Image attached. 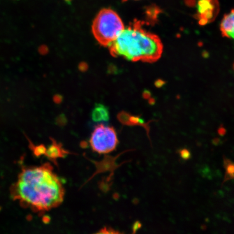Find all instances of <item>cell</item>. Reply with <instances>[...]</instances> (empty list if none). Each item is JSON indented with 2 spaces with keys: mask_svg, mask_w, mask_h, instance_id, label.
<instances>
[{
  "mask_svg": "<svg viewBox=\"0 0 234 234\" xmlns=\"http://www.w3.org/2000/svg\"><path fill=\"white\" fill-rule=\"evenodd\" d=\"M12 192L23 206L40 214L59 207L65 196L61 181L49 163L23 168Z\"/></svg>",
  "mask_w": 234,
  "mask_h": 234,
  "instance_id": "obj_1",
  "label": "cell"
},
{
  "mask_svg": "<svg viewBox=\"0 0 234 234\" xmlns=\"http://www.w3.org/2000/svg\"><path fill=\"white\" fill-rule=\"evenodd\" d=\"M108 47L113 57H122L131 61L150 63L161 57L163 50L159 38L146 31L139 21H135L124 28Z\"/></svg>",
  "mask_w": 234,
  "mask_h": 234,
  "instance_id": "obj_2",
  "label": "cell"
},
{
  "mask_svg": "<svg viewBox=\"0 0 234 234\" xmlns=\"http://www.w3.org/2000/svg\"><path fill=\"white\" fill-rule=\"evenodd\" d=\"M118 14L110 8L101 9L94 20L92 30L95 38L103 46H108L124 29Z\"/></svg>",
  "mask_w": 234,
  "mask_h": 234,
  "instance_id": "obj_3",
  "label": "cell"
},
{
  "mask_svg": "<svg viewBox=\"0 0 234 234\" xmlns=\"http://www.w3.org/2000/svg\"><path fill=\"white\" fill-rule=\"evenodd\" d=\"M118 142L115 129L104 124L95 127L89 139L92 150L99 154H108L114 151Z\"/></svg>",
  "mask_w": 234,
  "mask_h": 234,
  "instance_id": "obj_4",
  "label": "cell"
},
{
  "mask_svg": "<svg viewBox=\"0 0 234 234\" xmlns=\"http://www.w3.org/2000/svg\"><path fill=\"white\" fill-rule=\"evenodd\" d=\"M234 10H232L230 13L224 15L221 23L222 34L228 38H234Z\"/></svg>",
  "mask_w": 234,
  "mask_h": 234,
  "instance_id": "obj_5",
  "label": "cell"
},
{
  "mask_svg": "<svg viewBox=\"0 0 234 234\" xmlns=\"http://www.w3.org/2000/svg\"><path fill=\"white\" fill-rule=\"evenodd\" d=\"M91 117L94 122H108L110 118L108 109L103 104H96L92 111Z\"/></svg>",
  "mask_w": 234,
  "mask_h": 234,
  "instance_id": "obj_6",
  "label": "cell"
},
{
  "mask_svg": "<svg viewBox=\"0 0 234 234\" xmlns=\"http://www.w3.org/2000/svg\"><path fill=\"white\" fill-rule=\"evenodd\" d=\"M52 141L53 142H52V144L48 147V149H46L45 154L50 159L55 161L59 158L65 156L67 152L63 149L60 144L57 143L53 139Z\"/></svg>",
  "mask_w": 234,
  "mask_h": 234,
  "instance_id": "obj_7",
  "label": "cell"
},
{
  "mask_svg": "<svg viewBox=\"0 0 234 234\" xmlns=\"http://www.w3.org/2000/svg\"><path fill=\"white\" fill-rule=\"evenodd\" d=\"M217 5H214L212 0H199L197 5L199 16L203 15L207 13H214Z\"/></svg>",
  "mask_w": 234,
  "mask_h": 234,
  "instance_id": "obj_8",
  "label": "cell"
},
{
  "mask_svg": "<svg viewBox=\"0 0 234 234\" xmlns=\"http://www.w3.org/2000/svg\"><path fill=\"white\" fill-rule=\"evenodd\" d=\"M224 166L226 170V172L223 183H224L227 180L233 179L234 171V165L233 163L226 158H224Z\"/></svg>",
  "mask_w": 234,
  "mask_h": 234,
  "instance_id": "obj_9",
  "label": "cell"
},
{
  "mask_svg": "<svg viewBox=\"0 0 234 234\" xmlns=\"http://www.w3.org/2000/svg\"><path fill=\"white\" fill-rule=\"evenodd\" d=\"M159 12H160V10L159 8L157 7V6H151L147 9L146 13H147V15L149 17H150L152 19H154H154H156V17H157V15Z\"/></svg>",
  "mask_w": 234,
  "mask_h": 234,
  "instance_id": "obj_10",
  "label": "cell"
},
{
  "mask_svg": "<svg viewBox=\"0 0 234 234\" xmlns=\"http://www.w3.org/2000/svg\"><path fill=\"white\" fill-rule=\"evenodd\" d=\"M180 157L184 160H188L191 158V153L187 149H183L179 151Z\"/></svg>",
  "mask_w": 234,
  "mask_h": 234,
  "instance_id": "obj_11",
  "label": "cell"
},
{
  "mask_svg": "<svg viewBox=\"0 0 234 234\" xmlns=\"http://www.w3.org/2000/svg\"><path fill=\"white\" fill-rule=\"evenodd\" d=\"M46 148L43 145H39L35 146L34 148V152L36 156H41L43 154L46 152Z\"/></svg>",
  "mask_w": 234,
  "mask_h": 234,
  "instance_id": "obj_12",
  "label": "cell"
},
{
  "mask_svg": "<svg viewBox=\"0 0 234 234\" xmlns=\"http://www.w3.org/2000/svg\"><path fill=\"white\" fill-rule=\"evenodd\" d=\"M98 233H104V234H119L120 233L118 231L114 230L110 227H105L103 229L98 232Z\"/></svg>",
  "mask_w": 234,
  "mask_h": 234,
  "instance_id": "obj_13",
  "label": "cell"
},
{
  "mask_svg": "<svg viewBox=\"0 0 234 234\" xmlns=\"http://www.w3.org/2000/svg\"><path fill=\"white\" fill-rule=\"evenodd\" d=\"M142 226V223L140 222L139 221H137L134 223L133 226H132V230H133V233L134 234L136 233L137 231H138L141 227Z\"/></svg>",
  "mask_w": 234,
  "mask_h": 234,
  "instance_id": "obj_14",
  "label": "cell"
},
{
  "mask_svg": "<svg viewBox=\"0 0 234 234\" xmlns=\"http://www.w3.org/2000/svg\"><path fill=\"white\" fill-rule=\"evenodd\" d=\"M185 3L188 6L192 7L196 3V0H185Z\"/></svg>",
  "mask_w": 234,
  "mask_h": 234,
  "instance_id": "obj_15",
  "label": "cell"
},
{
  "mask_svg": "<svg viewBox=\"0 0 234 234\" xmlns=\"http://www.w3.org/2000/svg\"><path fill=\"white\" fill-rule=\"evenodd\" d=\"M219 133L220 135L223 136L226 134V130L223 127H221L219 130Z\"/></svg>",
  "mask_w": 234,
  "mask_h": 234,
  "instance_id": "obj_16",
  "label": "cell"
}]
</instances>
